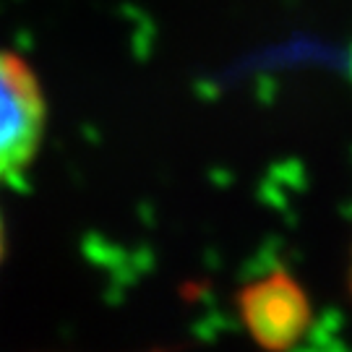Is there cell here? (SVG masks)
I'll return each instance as SVG.
<instances>
[{
  "instance_id": "cell-1",
  "label": "cell",
  "mask_w": 352,
  "mask_h": 352,
  "mask_svg": "<svg viewBox=\"0 0 352 352\" xmlns=\"http://www.w3.org/2000/svg\"><path fill=\"white\" fill-rule=\"evenodd\" d=\"M45 128V102L29 65L0 52V177L21 173L37 154Z\"/></svg>"
},
{
  "instance_id": "cell-2",
  "label": "cell",
  "mask_w": 352,
  "mask_h": 352,
  "mask_svg": "<svg viewBox=\"0 0 352 352\" xmlns=\"http://www.w3.org/2000/svg\"><path fill=\"white\" fill-rule=\"evenodd\" d=\"M243 318L264 344L282 347L295 342L308 321V302L289 279L269 277L245 289Z\"/></svg>"
},
{
  "instance_id": "cell-3",
  "label": "cell",
  "mask_w": 352,
  "mask_h": 352,
  "mask_svg": "<svg viewBox=\"0 0 352 352\" xmlns=\"http://www.w3.org/2000/svg\"><path fill=\"white\" fill-rule=\"evenodd\" d=\"M0 245H3V240H0Z\"/></svg>"
}]
</instances>
